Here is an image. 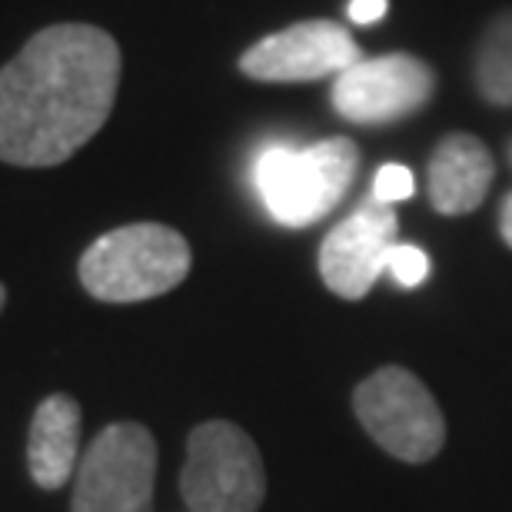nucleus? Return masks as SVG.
<instances>
[{
    "label": "nucleus",
    "instance_id": "nucleus-7",
    "mask_svg": "<svg viewBox=\"0 0 512 512\" xmlns=\"http://www.w3.org/2000/svg\"><path fill=\"white\" fill-rule=\"evenodd\" d=\"M433 90L436 77L423 60L386 54L343 70L333 84V107L353 124H393L423 110Z\"/></svg>",
    "mask_w": 512,
    "mask_h": 512
},
{
    "label": "nucleus",
    "instance_id": "nucleus-12",
    "mask_svg": "<svg viewBox=\"0 0 512 512\" xmlns=\"http://www.w3.org/2000/svg\"><path fill=\"white\" fill-rule=\"evenodd\" d=\"M476 87L489 104L512 107V14L496 17L479 44Z\"/></svg>",
    "mask_w": 512,
    "mask_h": 512
},
{
    "label": "nucleus",
    "instance_id": "nucleus-1",
    "mask_svg": "<svg viewBox=\"0 0 512 512\" xmlns=\"http://www.w3.org/2000/svg\"><path fill=\"white\" fill-rule=\"evenodd\" d=\"M120 47L94 24L44 27L0 70V160L57 167L107 124Z\"/></svg>",
    "mask_w": 512,
    "mask_h": 512
},
{
    "label": "nucleus",
    "instance_id": "nucleus-6",
    "mask_svg": "<svg viewBox=\"0 0 512 512\" xmlns=\"http://www.w3.org/2000/svg\"><path fill=\"white\" fill-rule=\"evenodd\" d=\"M353 409L376 443L403 463H426L446 443V419L433 393L403 366H386L356 386Z\"/></svg>",
    "mask_w": 512,
    "mask_h": 512
},
{
    "label": "nucleus",
    "instance_id": "nucleus-16",
    "mask_svg": "<svg viewBox=\"0 0 512 512\" xmlns=\"http://www.w3.org/2000/svg\"><path fill=\"white\" fill-rule=\"evenodd\" d=\"M499 230H503V240L512 247V193L503 203V213H499Z\"/></svg>",
    "mask_w": 512,
    "mask_h": 512
},
{
    "label": "nucleus",
    "instance_id": "nucleus-4",
    "mask_svg": "<svg viewBox=\"0 0 512 512\" xmlns=\"http://www.w3.org/2000/svg\"><path fill=\"white\" fill-rule=\"evenodd\" d=\"M180 493L187 512H260L266 473L250 433L227 419L200 423L187 439Z\"/></svg>",
    "mask_w": 512,
    "mask_h": 512
},
{
    "label": "nucleus",
    "instance_id": "nucleus-15",
    "mask_svg": "<svg viewBox=\"0 0 512 512\" xmlns=\"http://www.w3.org/2000/svg\"><path fill=\"white\" fill-rule=\"evenodd\" d=\"M386 14V0H353L350 4V17L356 24H373Z\"/></svg>",
    "mask_w": 512,
    "mask_h": 512
},
{
    "label": "nucleus",
    "instance_id": "nucleus-14",
    "mask_svg": "<svg viewBox=\"0 0 512 512\" xmlns=\"http://www.w3.org/2000/svg\"><path fill=\"white\" fill-rule=\"evenodd\" d=\"M413 197V173L399 163H386V167L376 173L373 183V200L380 203H396V200H409Z\"/></svg>",
    "mask_w": 512,
    "mask_h": 512
},
{
    "label": "nucleus",
    "instance_id": "nucleus-9",
    "mask_svg": "<svg viewBox=\"0 0 512 512\" xmlns=\"http://www.w3.org/2000/svg\"><path fill=\"white\" fill-rule=\"evenodd\" d=\"M396 247V213L389 203L370 200L326 233L320 247V276L343 300H363L386 270Z\"/></svg>",
    "mask_w": 512,
    "mask_h": 512
},
{
    "label": "nucleus",
    "instance_id": "nucleus-5",
    "mask_svg": "<svg viewBox=\"0 0 512 512\" xmlns=\"http://www.w3.org/2000/svg\"><path fill=\"white\" fill-rule=\"evenodd\" d=\"M153 483V433L140 423H114L80 459L70 512H153Z\"/></svg>",
    "mask_w": 512,
    "mask_h": 512
},
{
    "label": "nucleus",
    "instance_id": "nucleus-3",
    "mask_svg": "<svg viewBox=\"0 0 512 512\" xmlns=\"http://www.w3.org/2000/svg\"><path fill=\"white\" fill-rule=\"evenodd\" d=\"M360 167L350 137H330L306 150L270 143L253 163V183L263 207L283 227H310L346 197Z\"/></svg>",
    "mask_w": 512,
    "mask_h": 512
},
{
    "label": "nucleus",
    "instance_id": "nucleus-17",
    "mask_svg": "<svg viewBox=\"0 0 512 512\" xmlns=\"http://www.w3.org/2000/svg\"><path fill=\"white\" fill-rule=\"evenodd\" d=\"M4 303H7V290H4V283H0V310H4Z\"/></svg>",
    "mask_w": 512,
    "mask_h": 512
},
{
    "label": "nucleus",
    "instance_id": "nucleus-2",
    "mask_svg": "<svg viewBox=\"0 0 512 512\" xmlns=\"http://www.w3.org/2000/svg\"><path fill=\"white\" fill-rule=\"evenodd\" d=\"M190 263L183 233L163 223H130L90 243L80 256V283L94 300L143 303L180 286Z\"/></svg>",
    "mask_w": 512,
    "mask_h": 512
},
{
    "label": "nucleus",
    "instance_id": "nucleus-8",
    "mask_svg": "<svg viewBox=\"0 0 512 512\" xmlns=\"http://www.w3.org/2000/svg\"><path fill=\"white\" fill-rule=\"evenodd\" d=\"M360 60V47L346 27L333 20H306L253 44L240 57V70L263 84H306L330 74L340 77Z\"/></svg>",
    "mask_w": 512,
    "mask_h": 512
},
{
    "label": "nucleus",
    "instance_id": "nucleus-13",
    "mask_svg": "<svg viewBox=\"0 0 512 512\" xmlns=\"http://www.w3.org/2000/svg\"><path fill=\"white\" fill-rule=\"evenodd\" d=\"M386 270L393 273V280L399 286H419L429 273V260L423 250L413 247V243H396V247L389 250Z\"/></svg>",
    "mask_w": 512,
    "mask_h": 512
},
{
    "label": "nucleus",
    "instance_id": "nucleus-11",
    "mask_svg": "<svg viewBox=\"0 0 512 512\" xmlns=\"http://www.w3.org/2000/svg\"><path fill=\"white\" fill-rule=\"evenodd\" d=\"M80 406L74 396L54 393L37 406L27 439V466L40 489L67 486L80 466Z\"/></svg>",
    "mask_w": 512,
    "mask_h": 512
},
{
    "label": "nucleus",
    "instance_id": "nucleus-10",
    "mask_svg": "<svg viewBox=\"0 0 512 512\" xmlns=\"http://www.w3.org/2000/svg\"><path fill=\"white\" fill-rule=\"evenodd\" d=\"M493 153L473 133H449L429 160V200L443 217H463L486 200L493 183Z\"/></svg>",
    "mask_w": 512,
    "mask_h": 512
}]
</instances>
